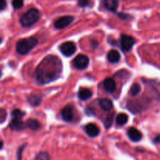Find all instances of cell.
I'll use <instances>...</instances> for the list:
<instances>
[{"label":"cell","instance_id":"obj_1","mask_svg":"<svg viewBox=\"0 0 160 160\" xmlns=\"http://www.w3.org/2000/svg\"><path fill=\"white\" fill-rule=\"evenodd\" d=\"M62 71V61L58 56L48 55L38 65L35 79L40 84H46L60 78Z\"/></svg>","mask_w":160,"mask_h":160},{"label":"cell","instance_id":"obj_2","mask_svg":"<svg viewBox=\"0 0 160 160\" xmlns=\"http://www.w3.org/2000/svg\"><path fill=\"white\" fill-rule=\"evenodd\" d=\"M38 40L34 37L20 39L16 44V51L22 56L27 55L38 45Z\"/></svg>","mask_w":160,"mask_h":160},{"label":"cell","instance_id":"obj_3","mask_svg":"<svg viewBox=\"0 0 160 160\" xmlns=\"http://www.w3.org/2000/svg\"><path fill=\"white\" fill-rule=\"evenodd\" d=\"M41 13L38 9L31 8L20 17V23L21 26L28 28L34 25L40 19Z\"/></svg>","mask_w":160,"mask_h":160},{"label":"cell","instance_id":"obj_4","mask_svg":"<svg viewBox=\"0 0 160 160\" xmlns=\"http://www.w3.org/2000/svg\"><path fill=\"white\" fill-rule=\"evenodd\" d=\"M135 43V40L132 36L128 34H122L120 36V48L122 51L128 52L132 48Z\"/></svg>","mask_w":160,"mask_h":160},{"label":"cell","instance_id":"obj_5","mask_svg":"<svg viewBox=\"0 0 160 160\" xmlns=\"http://www.w3.org/2000/svg\"><path fill=\"white\" fill-rule=\"evenodd\" d=\"M89 58L86 55L79 54L73 59V66L78 70H84L89 65Z\"/></svg>","mask_w":160,"mask_h":160},{"label":"cell","instance_id":"obj_6","mask_svg":"<svg viewBox=\"0 0 160 160\" xmlns=\"http://www.w3.org/2000/svg\"><path fill=\"white\" fill-rule=\"evenodd\" d=\"M62 54L67 57L73 56L76 51V45L73 42H66L59 46Z\"/></svg>","mask_w":160,"mask_h":160},{"label":"cell","instance_id":"obj_7","mask_svg":"<svg viewBox=\"0 0 160 160\" xmlns=\"http://www.w3.org/2000/svg\"><path fill=\"white\" fill-rule=\"evenodd\" d=\"M73 20H74V17L73 16H64V17H59L54 22V27L56 29H62L69 26Z\"/></svg>","mask_w":160,"mask_h":160},{"label":"cell","instance_id":"obj_8","mask_svg":"<svg viewBox=\"0 0 160 160\" xmlns=\"http://www.w3.org/2000/svg\"><path fill=\"white\" fill-rule=\"evenodd\" d=\"M61 117L64 121L71 122L74 117L73 107L71 106H66L61 111Z\"/></svg>","mask_w":160,"mask_h":160},{"label":"cell","instance_id":"obj_9","mask_svg":"<svg viewBox=\"0 0 160 160\" xmlns=\"http://www.w3.org/2000/svg\"><path fill=\"white\" fill-rule=\"evenodd\" d=\"M128 135L132 142H138L142 139V134L137 128L131 127L128 130Z\"/></svg>","mask_w":160,"mask_h":160},{"label":"cell","instance_id":"obj_10","mask_svg":"<svg viewBox=\"0 0 160 160\" xmlns=\"http://www.w3.org/2000/svg\"><path fill=\"white\" fill-rule=\"evenodd\" d=\"M84 131H85L86 134L91 138H95L99 134V128L95 123H88L84 127Z\"/></svg>","mask_w":160,"mask_h":160},{"label":"cell","instance_id":"obj_11","mask_svg":"<svg viewBox=\"0 0 160 160\" xmlns=\"http://www.w3.org/2000/svg\"><path fill=\"white\" fill-rule=\"evenodd\" d=\"M9 127L10 129L13 131H22L27 128L26 123H23L21 119H13L12 118L10 123H9Z\"/></svg>","mask_w":160,"mask_h":160},{"label":"cell","instance_id":"obj_12","mask_svg":"<svg viewBox=\"0 0 160 160\" xmlns=\"http://www.w3.org/2000/svg\"><path fill=\"white\" fill-rule=\"evenodd\" d=\"M103 87H104V89L106 90V92L112 94L116 91L117 84H116V81L112 78H108L103 81Z\"/></svg>","mask_w":160,"mask_h":160},{"label":"cell","instance_id":"obj_13","mask_svg":"<svg viewBox=\"0 0 160 160\" xmlns=\"http://www.w3.org/2000/svg\"><path fill=\"white\" fill-rule=\"evenodd\" d=\"M98 106H100L102 110L104 111H110L113 108V103L110 99L106 98H101L98 100Z\"/></svg>","mask_w":160,"mask_h":160},{"label":"cell","instance_id":"obj_14","mask_svg":"<svg viewBox=\"0 0 160 160\" xmlns=\"http://www.w3.org/2000/svg\"><path fill=\"white\" fill-rule=\"evenodd\" d=\"M92 92L88 88H80L79 92L78 93V96L80 100L82 101H85V100L89 99L92 97Z\"/></svg>","mask_w":160,"mask_h":160},{"label":"cell","instance_id":"obj_15","mask_svg":"<svg viewBox=\"0 0 160 160\" xmlns=\"http://www.w3.org/2000/svg\"><path fill=\"white\" fill-rule=\"evenodd\" d=\"M27 101L31 106L36 107V106H39L40 103L42 102V96H40L39 95L31 94V95L27 97Z\"/></svg>","mask_w":160,"mask_h":160},{"label":"cell","instance_id":"obj_16","mask_svg":"<svg viewBox=\"0 0 160 160\" xmlns=\"http://www.w3.org/2000/svg\"><path fill=\"white\" fill-rule=\"evenodd\" d=\"M119 2L117 0H106L103 2V6L107 10L110 12H116L118 8Z\"/></svg>","mask_w":160,"mask_h":160},{"label":"cell","instance_id":"obj_17","mask_svg":"<svg viewBox=\"0 0 160 160\" xmlns=\"http://www.w3.org/2000/svg\"><path fill=\"white\" fill-rule=\"evenodd\" d=\"M107 59L109 62H112V63H116V62H118L120 61V55L118 51L112 49L108 52Z\"/></svg>","mask_w":160,"mask_h":160},{"label":"cell","instance_id":"obj_18","mask_svg":"<svg viewBox=\"0 0 160 160\" xmlns=\"http://www.w3.org/2000/svg\"><path fill=\"white\" fill-rule=\"evenodd\" d=\"M26 126L27 128H29L31 131H38V130L40 129L41 124L39 123L38 120H35V119H28L26 121Z\"/></svg>","mask_w":160,"mask_h":160},{"label":"cell","instance_id":"obj_19","mask_svg":"<svg viewBox=\"0 0 160 160\" xmlns=\"http://www.w3.org/2000/svg\"><path fill=\"white\" fill-rule=\"evenodd\" d=\"M128 121V116L125 113H120L117 115V118H116V123L119 126H123V125L126 124Z\"/></svg>","mask_w":160,"mask_h":160},{"label":"cell","instance_id":"obj_20","mask_svg":"<svg viewBox=\"0 0 160 160\" xmlns=\"http://www.w3.org/2000/svg\"><path fill=\"white\" fill-rule=\"evenodd\" d=\"M141 90V86L138 84H132V86L131 87V89H130V94H131L132 96H135V95H138L140 93Z\"/></svg>","mask_w":160,"mask_h":160},{"label":"cell","instance_id":"obj_21","mask_svg":"<svg viewBox=\"0 0 160 160\" xmlns=\"http://www.w3.org/2000/svg\"><path fill=\"white\" fill-rule=\"evenodd\" d=\"M11 116H12V118L13 119H22L25 116V112L20 109H16L12 111Z\"/></svg>","mask_w":160,"mask_h":160},{"label":"cell","instance_id":"obj_22","mask_svg":"<svg viewBox=\"0 0 160 160\" xmlns=\"http://www.w3.org/2000/svg\"><path fill=\"white\" fill-rule=\"evenodd\" d=\"M34 160H50V156L46 152H40L37 155Z\"/></svg>","mask_w":160,"mask_h":160},{"label":"cell","instance_id":"obj_23","mask_svg":"<svg viewBox=\"0 0 160 160\" xmlns=\"http://www.w3.org/2000/svg\"><path fill=\"white\" fill-rule=\"evenodd\" d=\"M112 120H113V114H110V115L108 116V117L106 118V120H105L104 121L105 127H106V128H110V126L112 123Z\"/></svg>","mask_w":160,"mask_h":160},{"label":"cell","instance_id":"obj_24","mask_svg":"<svg viewBox=\"0 0 160 160\" xmlns=\"http://www.w3.org/2000/svg\"><path fill=\"white\" fill-rule=\"evenodd\" d=\"M12 6L15 9H20L23 6V2L22 0H14L12 2Z\"/></svg>","mask_w":160,"mask_h":160},{"label":"cell","instance_id":"obj_25","mask_svg":"<svg viewBox=\"0 0 160 160\" xmlns=\"http://www.w3.org/2000/svg\"><path fill=\"white\" fill-rule=\"evenodd\" d=\"M26 146L27 143H25L18 148V151H17V160H22V152H23V149H24Z\"/></svg>","mask_w":160,"mask_h":160},{"label":"cell","instance_id":"obj_26","mask_svg":"<svg viewBox=\"0 0 160 160\" xmlns=\"http://www.w3.org/2000/svg\"><path fill=\"white\" fill-rule=\"evenodd\" d=\"M6 116H7L6 111L4 109H0V120H1V123H4L5 120L6 119Z\"/></svg>","mask_w":160,"mask_h":160},{"label":"cell","instance_id":"obj_27","mask_svg":"<svg viewBox=\"0 0 160 160\" xmlns=\"http://www.w3.org/2000/svg\"><path fill=\"white\" fill-rule=\"evenodd\" d=\"M89 3H90V2L84 1V0H81V1L78 2V6H81V7H85V6H88Z\"/></svg>","mask_w":160,"mask_h":160},{"label":"cell","instance_id":"obj_28","mask_svg":"<svg viewBox=\"0 0 160 160\" xmlns=\"http://www.w3.org/2000/svg\"><path fill=\"white\" fill-rule=\"evenodd\" d=\"M118 17H120L121 20H127V17H129V15L124 13V12H120V13H118Z\"/></svg>","mask_w":160,"mask_h":160},{"label":"cell","instance_id":"obj_29","mask_svg":"<svg viewBox=\"0 0 160 160\" xmlns=\"http://www.w3.org/2000/svg\"><path fill=\"white\" fill-rule=\"evenodd\" d=\"M6 2L5 1V0H2V1L1 2V4H0V10L1 11H3L6 8Z\"/></svg>","mask_w":160,"mask_h":160},{"label":"cell","instance_id":"obj_30","mask_svg":"<svg viewBox=\"0 0 160 160\" xmlns=\"http://www.w3.org/2000/svg\"><path fill=\"white\" fill-rule=\"evenodd\" d=\"M153 142L155 144H160V134H158L153 140Z\"/></svg>","mask_w":160,"mask_h":160}]
</instances>
